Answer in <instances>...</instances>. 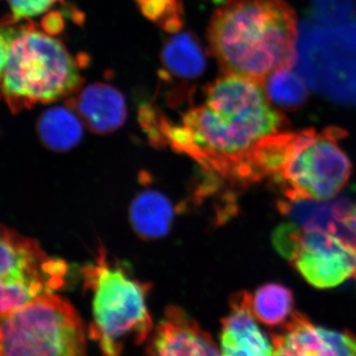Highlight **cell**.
Masks as SVG:
<instances>
[{
  "instance_id": "obj_21",
  "label": "cell",
  "mask_w": 356,
  "mask_h": 356,
  "mask_svg": "<svg viewBox=\"0 0 356 356\" xmlns=\"http://www.w3.org/2000/svg\"><path fill=\"white\" fill-rule=\"evenodd\" d=\"M6 1L11 13L7 22L13 24L18 21L41 15L62 0H6Z\"/></svg>"
},
{
  "instance_id": "obj_8",
  "label": "cell",
  "mask_w": 356,
  "mask_h": 356,
  "mask_svg": "<svg viewBox=\"0 0 356 356\" xmlns=\"http://www.w3.org/2000/svg\"><path fill=\"white\" fill-rule=\"evenodd\" d=\"M292 266L318 289H329L356 278V247L332 234L303 231Z\"/></svg>"
},
{
  "instance_id": "obj_20",
  "label": "cell",
  "mask_w": 356,
  "mask_h": 356,
  "mask_svg": "<svg viewBox=\"0 0 356 356\" xmlns=\"http://www.w3.org/2000/svg\"><path fill=\"white\" fill-rule=\"evenodd\" d=\"M303 231L293 222L278 226L273 234V243L276 252L290 261L298 248Z\"/></svg>"
},
{
  "instance_id": "obj_15",
  "label": "cell",
  "mask_w": 356,
  "mask_h": 356,
  "mask_svg": "<svg viewBox=\"0 0 356 356\" xmlns=\"http://www.w3.org/2000/svg\"><path fill=\"white\" fill-rule=\"evenodd\" d=\"M40 139L53 151H69L81 140L83 123L67 105L46 110L40 117L38 126Z\"/></svg>"
},
{
  "instance_id": "obj_2",
  "label": "cell",
  "mask_w": 356,
  "mask_h": 356,
  "mask_svg": "<svg viewBox=\"0 0 356 356\" xmlns=\"http://www.w3.org/2000/svg\"><path fill=\"white\" fill-rule=\"evenodd\" d=\"M297 16L284 0H228L211 18L207 39L222 74L264 84L297 60Z\"/></svg>"
},
{
  "instance_id": "obj_12",
  "label": "cell",
  "mask_w": 356,
  "mask_h": 356,
  "mask_svg": "<svg viewBox=\"0 0 356 356\" xmlns=\"http://www.w3.org/2000/svg\"><path fill=\"white\" fill-rule=\"evenodd\" d=\"M65 105L79 115L83 125L98 135L114 132L127 118V105L123 95L104 83L81 86L70 96Z\"/></svg>"
},
{
  "instance_id": "obj_6",
  "label": "cell",
  "mask_w": 356,
  "mask_h": 356,
  "mask_svg": "<svg viewBox=\"0 0 356 356\" xmlns=\"http://www.w3.org/2000/svg\"><path fill=\"white\" fill-rule=\"evenodd\" d=\"M346 131L327 127L290 132L284 159L273 182L287 200L336 197L351 175V163L339 142Z\"/></svg>"
},
{
  "instance_id": "obj_9",
  "label": "cell",
  "mask_w": 356,
  "mask_h": 356,
  "mask_svg": "<svg viewBox=\"0 0 356 356\" xmlns=\"http://www.w3.org/2000/svg\"><path fill=\"white\" fill-rule=\"evenodd\" d=\"M273 356H356V334L318 327L294 312L273 334Z\"/></svg>"
},
{
  "instance_id": "obj_7",
  "label": "cell",
  "mask_w": 356,
  "mask_h": 356,
  "mask_svg": "<svg viewBox=\"0 0 356 356\" xmlns=\"http://www.w3.org/2000/svg\"><path fill=\"white\" fill-rule=\"evenodd\" d=\"M67 274L37 241L0 225V316L62 289Z\"/></svg>"
},
{
  "instance_id": "obj_23",
  "label": "cell",
  "mask_w": 356,
  "mask_h": 356,
  "mask_svg": "<svg viewBox=\"0 0 356 356\" xmlns=\"http://www.w3.org/2000/svg\"><path fill=\"white\" fill-rule=\"evenodd\" d=\"M44 31L50 35H55L62 31L64 28V19L58 13H51L42 21Z\"/></svg>"
},
{
  "instance_id": "obj_19",
  "label": "cell",
  "mask_w": 356,
  "mask_h": 356,
  "mask_svg": "<svg viewBox=\"0 0 356 356\" xmlns=\"http://www.w3.org/2000/svg\"><path fill=\"white\" fill-rule=\"evenodd\" d=\"M143 15L168 33L179 32L184 26L180 0H135Z\"/></svg>"
},
{
  "instance_id": "obj_22",
  "label": "cell",
  "mask_w": 356,
  "mask_h": 356,
  "mask_svg": "<svg viewBox=\"0 0 356 356\" xmlns=\"http://www.w3.org/2000/svg\"><path fill=\"white\" fill-rule=\"evenodd\" d=\"M13 28L0 27V97L2 95L4 70H6L7 54L13 35Z\"/></svg>"
},
{
  "instance_id": "obj_4",
  "label": "cell",
  "mask_w": 356,
  "mask_h": 356,
  "mask_svg": "<svg viewBox=\"0 0 356 356\" xmlns=\"http://www.w3.org/2000/svg\"><path fill=\"white\" fill-rule=\"evenodd\" d=\"M84 285L92 293V322L88 334L103 356H123L127 344L149 339L153 320L147 306L149 284L133 277L102 248L83 268Z\"/></svg>"
},
{
  "instance_id": "obj_11",
  "label": "cell",
  "mask_w": 356,
  "mask_h": 356,
  "mask_svg": "<svg viewBox=\"0 0 356 356\" xmlns=\"http://www.w3.org/2000/svg\"><path fill=\"white\" fill-rule=\"evenodd\" d=\"M228 315L222 320L221 356H273V341L257 324L252 307V294L238 292L232 296Z\"/></svg>"
},
{
  "instance_id": "obj_24",
  "label": "cell",
  "mask_w": 356,
  "mask_h": 356,
  "mask_svg": "<svg viewBox=\"0 0 356 356\" xmlns=\"http://www.w3.org/2000/svg\"><path fill=\"white\" fill-rule=\"evenodd\" d=\"M346 225L356 236V207L351 208L350 212L346 217Z\"/></svg>"
},
{
  "instance_id": "obj_18",
  "label": "cell",
  "mask_w": 356,
  "mask_h": 356,
  "mask_svg": "<svg viewBox=\"0 0 356 356\" xmlns=\"http://www.w3.org/2000/svg\"><path fill=\"white\" fill-rule=\"evenodd\" d=\"M264 90L271 103L285 110H297L309 97L308 86L291 69L276 70L264 83Z\"/></svg>"
},
{
  "instance_id": "obj_13",
  "label": "cell",
  "mask_w": 356,
  "mask_h": 356,
  "mask_svg": "<svg viewBox=\"0 0 356 356\" xmlns=\"http://www.w3.org/2000/svg\"><path fill=\"white\" fill-rule=\"evenodd\" d=\"M353 205L348 199L337 200H281L278 209L298 222L304 231H323L348 241L356 247V236L346 225Z\"/></svg>"
},
{
  "instance_id": "obj_10",
  "label": "cell",
  "mask_w": 356,
  "mask_h": 356,
  "mask_svg": "<svg viewBox=\"0 0 356 356\" xmlns=\"http://www.w3.org/2000/svg\"><path fill=\"white\" fill-rule=\"evenodd\" d=\"M145 356H221L217 344L188 314L177 307L165 317L149 339Z\"/></svg>"
},
{
  "instance_id": "obj_5",
  "label": "cell",
  "mask_w": 356,
  "mask_h": 356,
  "mask_svg": "<svg viewBox=\"0 0 356 356\" xmlns=\"http://www.w3.org/2000/svg\"><path fill=\"white\" fill-rule=\"evenodd\" d=\"M1 356H88L83 320L53 293L0 316Z\"/></svg>"
},
{
  "instance_id": "obj_3",
  "label": "cell",
  "mask_w": 356,
  "mask_h": 356,
  "mask_svg": "<svg viewBox=\"0 0 356 356\" xmlns=\"http://www.w3.org/2000/svg\"><path fill=\"white\" fill-rule=\"evenodd\" d=\"M84 64L60 40L34 26L14 29L2 95L13 112L57 102L83 86L81 70Z\"/></svg>"
},
{
  "instance_id": "obj_16",
  "label": "cell",
  "mask_w": 356,
  "mask_h": 356,
  "mask_svg": "<svg viewBox=\"0 0 356 356\" xmlns=\"http://www.w3.org/2000/svg\"><path fill=\"white\" fill-rule=\"evenodd\" d=\"M170 201L154 191L140 194L131 206V222L138 235L145 238L165 236L172 221Z\"/></svg>"
},
{
  "instance_id": "obj_14",
  "label": "cell",
  "mask_w": 356,
  "mask_h": 356,
  "mask_svg": "<svg viewBox=\"0 0 356 356\" xmlns=\"http://www.w3.org/2000/svg\"><path fill=\"white\" fill-rule=\"evenodd\" d=\"M163 70L159 76L163 81H193L207 67L206 51L197 37L191 32L175 33L166 40L161 53Z\"/></svg>"
},
{
  "instance_id": "obj_17",
  "label": "cell",
  "mask_w": 356,
  "mask_h": 356,
  "mask_svg": "<svg viewBox=\"0 0 356 356\" xmlns=\"http://www.w3.org/2000/svg\"><path fill=\"white\" fill-rule=\"evenodd\" d=\"M254 317L262 325L282 327L294 314V296L289 288L280 283H267L252 295Z\"/></svg>"
},
{
  "instance_id": "obj_1",
  "label": "cell",
  "mask_w": 356,
  "mask_h": 356,
  "mask_svg": "<svg viewBox=\"0 0 356 356\" xmlns=\"http://www.w3.org/2000/svg\"><path fill=\"white\" fill-rule=\"evenodd\" d=\"M189 104L177 120L152 104L143 105V128L153 142L189 156L213 177L243 186L259 182L255 149L288 123L264 84L222 74L204 88L200 102Z\"/></svg>"
},
{
  "instance_id": "obj_25",
  "label": "cell",
  "mask_w": 356,
  "mask_h": 356,
  "mask_svg": "<svg viewBox=\"0 0 356 356\" xmlns=\"http://www.w3.org/2000/svg\"><path fill=\"white\" fill-rule=\"evenodd\" d=\"M0 356H1V355H0Z\"/></svg>"
}]
</instances>
